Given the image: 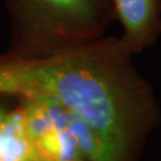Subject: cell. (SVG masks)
Listing matches in <instances>:
<instances>
[{"label":"cell","instance_id":"7a4b0ae2","mask_svg":"<svg viewBox=\"0 0 161 161\" xmlns=\"http://www.w3.org/2000/svg\"><path fill=\"white\" fill-rule=\"evenodd\" d=\"M11 60L35 62L104 37L116 20L113 0H3Z\"/></svg>","mask_w":161,"mask_h":161},{"label":"cell","instance_id":"3957f363","mask_svg":"<svg viewBox=\"0 0 161 161\" xmlns=\"http://www.w3.org/2000/svg\"><path fill=\"white\" fill-rule=\"evenodd\" d=\"M25 129L39 161H87L68 112L44 93L17 97Z\"/></svg>","mask_w":161,"mask_h":161},{"label":"cell","instance_id":"5b68a950","mask_svg":"<svg viewBox=\"0 0 161 161\" xmlns=\"http://www.w3.org/2000/svg\"><path fill=\"white\" fill-rule=\"evenodd\" d=\"M27 92V79L22 64L0 53V94L18 97Z\"/></svg>","mask_w":161,"mask_h":161},{"label":"cell","instance_id":"6da1fadb","mask_svg":"<svg viewBox=\"0 0 161 161\" xmlns=\"http://www.w3.org/2000/svg\"><path fill=\"white\" fill-rule=\"evenodd\" d=\"M119 38L108 36L59 56L28 62L35 93H44L88 128L105 161H139L161 109L152 85Z\"/></svg>","mask_w":161,"mask_h":161},{"label":"cell","instance_id":"277c9868","mask_svg":"<svg viewBox=\"0 0 161 161\" xmlns=\"http://www.w3.org/2000/svg\"><path fill=\"white\" fill-rule=\"evenodd\" d=\"M113 4L124 28L119 39L130 53L152 47L161 35V0H113Z\"/></svg>","mask_w":161,"mask_h":161}]
</instances>
